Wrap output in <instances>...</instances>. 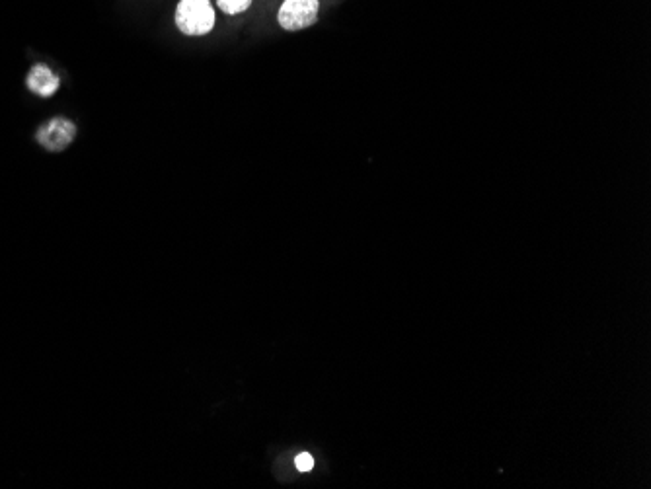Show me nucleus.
I'll return each instance as SVG.
<instances>
[{
    "mask_svg": "<svg viewBox=\"0 0 651 489\" xmlns=\"http://www.w3.org/2000/svg\"><path fill=\"white\" fill-rule=\"evenodd\" d=\"M174 20L184 36L199 38L213 32L217 14L211 0H180Z\"/></svg>",
    "mask_w": 651,
    "mask_h": 489,
    "instance_id": "f257e3e1",
    "label": "nucleus"
},
{
    "mask_svg": "<svg viewBox=\"0 0 651 489\" xmlns=\"http://www.w3.org/2000/svg\"><path fill=\"white\" fill-rule=\"evenodd\" d=\"M320 0H285L277 12V24L285 32H301L318 22Z\"/></svg>",
    "mask_w": 651,
    "mask_h": 489,
    "instance_id": "f03ea898",
    "label": "nucleus"
},
{
    "mask_svg": "<svg viewBox=\"0 0 651 489\" xmlns=\"http://www.w3.org/2000/svg\"><path fill=\"white\" fill-rule=\"evenodd\" d=\"M77 137V127L73 121L55 117L45 123L38 131V143L47 151H65Z\"/></svg>",
    "mask_w": 651,
    "mask_h": 489,
    "instance_id": "7ed1b4c3",
    "label": "nucleus"
},
{
    "mask_svg": "<svg viewBox=\"0 0 651 489\" xmlns=\"http://www.w3.org/2000/svg\"><path fill=\"white\" fill-rule=\"evenodd\" d=\"M28 88L38 94L39 98H49L59 90V76L55 75L47 65H36L26 78Z\"/></svg>",
    "mask_w": 651,
    "mask_h": 489,
    "instance_id": "20e7f679",
    "label": "nucleus"
},
{
    "mask_svg": "<svg viewBox=\"0 0 651 489\" xmlns=\"http://www.w3.org/2000/svg\"><path fill=\"white\" fill-rule=\"evenodd\" d=\"M217 4L225 14L238 16V14L246 12L252 6V0H217Z\"/></svg>",
    "mask_w": 651,
    "mask_h": 489,
    "instance_id": "39448f33",
    "label": "nucleus"
},
{
    "mask_svg": "<svg viewBox=\"0 0 651 489\" xmlns=\"http://www.w3.org/2000/svg\"><path fill=\"white\" fill-rule=\"evenodd\" d=\"M295 466H297L299 472H310V470L314 468V458H312V454H308V452L297 454V458H295Z\"/></svg>",
    "mask_w": 651,
    "mask_h": 489,
    "instance_id": "423d86ee",
    "label": "nucleus"
}]
</instances>
